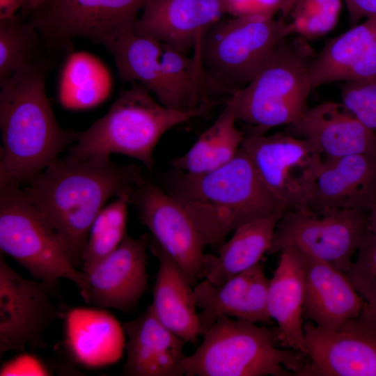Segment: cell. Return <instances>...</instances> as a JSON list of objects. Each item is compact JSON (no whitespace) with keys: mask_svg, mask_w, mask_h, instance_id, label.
<instances>
[{"mask_svg":"<svg viewBox=\"0 0 376 376\" xmlns=\"http://www.w3.org/2000/svg\"><path fill=\"white\" fill-rule=\"evenodd\" d=\"M146 178L136 164L120 165L109 155L58 158L33 177L25 194L63 242L75 267L91 226L112 197L135 188Z\"/></svg>","mask_w":376,"mask_h":376,"instance_id":"obj_1","label":"cell"},{"mask_svg":"<svg viewBox=\"0 0 376 376\" xmlns=\"http://www.w3.org/2000/svg\"><path fill=\"white\" fill-rule=\"evenodd\" d=\"M55 63L47 58L26 65L0 85V189L26 182L76 139V132L58 125L47 95Z\"/></svg>","mask_w":376,"mask_h":376,"instance_id":"obj_2","label":"cell"},{"mask_svg":"<svg viewBox=\"0 0 376 376\" xmlns=\"http://www.w3.org/2000/svg\"><path fill=\"white\" fill-rule=\"evenodd\" d=\"M167 178L165 190L187 210L205 246L214 249L240 226L286 211L242 148L211 172L189 175L175 170Z\"/></svg>","mask_w":376,"mask_h":376,"instance_id":"obj_3","label":"cell"},{"mask_svg":"<svg viewBox=\"0 0 376 376\" xmlns=\"http://www.w3.org/2000/svg\"><path fill=\"white\" fill-rule=\"evenodd\" d=\"M102 118L85 131L77 132L68 157L86 159L120 154L134 158L149 170L155 165L154 151L162 136L176 125L207 114L219 101L192 111L162 104L141 84L132 82Z\"/></svg>","mask_w":376,"mask_h":376,"instance_id":"obj_4","label":"cell"},{"mask_svg":"<svg viewBox=\"0 0 376 376\" xmlns=\"http://www.w3.org/2000/svg\"><path fill=\"white\" fill-rule=\"evenodd\" d=\"M194 353L182 363L187 376L297 375L307 356L282 349L276 329L220 318L203 335Z\"/></svg>","mask_w":376,"mask_h":376,"instance_id":"obj_5","label":"cell"},{"mask_svg":"<svg viewBox=\"0 0 376 376\" xmlns=\"http://www.w3.org/2000/svg\"><path fill=\"white\" fill-rule=\"evenodd\" d=\"M315 58L301 39L284 38L253 80L227 97L224 109L262 132L294 123L308 109Z\"/></svg>","mask_w":376,"mask_h":376,"instance_id":"obj_6","label":"cell"},{"mask_svg":"<svg viewBox=\"0 0 376 376\" xmlns=\"http://www.w3.org/2000/svg\"><path fill=\"white\" fill-rule=\"evenodd\" d=\"M293 33L290 22L274 15L219 20L195 47L212 94L247 85L269 60L281 40Z\"/></svg>","mask_w":376,"mask_h":376,"instance_id":"obj_7","label":"cell"},{"mask_svg":"<svg viewBox=\"0 0 376 376\" xmlns=\"http://www.w3.org/2000/svg\"><path fill=\"white\" fill-rule=\"evenodd\" d=\"M0 249L52 288L67 279L86 289L85 274L72 264L61 238L19 185L0 189Z\"/></svg>","mask_w":376,"mask_h":376,"instance_id":"obj_8","label":"cell"},{"mask_svg":"<svg viewBox=\"0 0 376 376\" xmlns=\"http://www.w3.org/2000/svg\"><path fill=\"white\" fill-rule=\"evenodd\" d=\"M148 0H36L22 10L56 58L73 52L72 41L84 38L105 47L122 32L134 29Z\"/></svg>","mask_w":376,"mask_h":376,"instance_id":"obj_9","label":"cell"},{"mask_svg":"<svg viewBox=\"0 0 376 376\" xmlns=\"http://www.w3.org/2000/svg\"><path fill=\"white\" fill-rule=\"evenodd\" d=\"M370 212L303 206L287 210L278 221L267 254L291 246L347 273L369 230Z\"/></svg>","mask_w":376,"mask_h":376,"instance_id":"obj_10","label":"cell"},{"mask_svg":"<svg viewBox=\"0 0 376 376\" xmlns=\"http://www.w3.org/2000/svg\"><path fill=\"white\" fill-rule=\"evenodd\" d=\"M241 148L286 210L306 205L323 163L311 142L287 132L267 136L256 130L244 136Z\"/></svg>","mask_w":376,"mask_h":376,"instance_id":"obj_11","label":"cell"},{"mask_svg":"<svg viewBox=\"0 0 376 376\" xmlns=\"http://www.w3.org/2000/svg\"><path fill=\"white\" fill-rule=\"evenodd\" d=\"M307 361L297 375L376 376V319L363 306L334 327L304 323Z\"/></svg>","mask_w":376,"mask_h":376,"instance_id":"obj_12","label":"cell"},{"mask_svg":"<svg viewBox=\"0 0 376 376\" xmlns=\"http://www.w3.org/2000/svg\"><path fill=\"white\" fill-rule=\"evenodd\" d=\"M0 254V356L21 352L26 345L46 346L43 336L63 311L53 301L56 288L28 279L14 270Z\"/></svg>","mask_w":376,"mask_h":376,"instance_id":"obj_13","label":"cell"},{"mask_svg":"<svg viewBox=\"0 0 376 376\" xmlns=\"http://www.w3.org/2000/svg\"><path fill=\"white\" fill-rule=\"evenodd\" d=\"M131 204L152 238L175 261L190 283L194 286L203 279L205 246L184 205L148 178L134 189Z\"/></svg>","mask_w":376,"mask_h":376,"instance_id":"obj_14","label":"cell"},{"mask_svg":"<svg viewBox=\"0 0 376 376\" xmlns=\"http://www.w3.org/2000/svg\"><path fill=\"white\" fill-rule=\"evenodd\" d=\"M150 236L126 235L118 248L94 265L86 276V303L123 312L134 310L148 285L147 254Z\"/></svg>","mask_w":376,"mask_h":376,"instance_id":"obj_15","label":"cell"},{"mask_svg":"<svg viewBox=\"0 0 376 376\" xmlns=\"http://www.w3.org/2000/svg\"><path fill=\"white\" fill-rule=\"evenodd\" d=\"M142 10L135 31L186 54L226 13L222 0H148Z\"/></svg>","mask_w":376,"mask_h":376,"instance_id":"obj_16","label":"cell"},{"mask_svg":"<svg viewBox=\"0 0 376 376\" xmlns=\"http://www.w3.org/2000/svg\"><path fill=\"white\" fill-rule=\"evenodd\" d=\"M269 280L263 263L215 285L205 279L194 286L203 336L220 318L272 325L267 308Z\"/></svg>","mask_w":376,"mask_h":376,"instance_id":"obj_17","label":"cell"},{"mask_svg":"<svg viewBox=\"0 0 376 376\" xmlns=\"http://www.w3.org/2000/svg\"><path fill=\"white\" fill-rule=\"evenodd\" d=\"M287 133L311 142L326 159L376 155V132L364 125L341 102H324L308 108Z\"/></svg>","mask_w":376,"mask_h":376,"instance_id":"obj_18","label":"cell"},{"mask_svg":"<svg viewBox=\"0 0 376 376\" xmlns=\"http://www.w3.org/2000/svg\"><path fill=\"white\" fill-rule=\"evenodd\" d=\"M127 336V376L185 375L182 363L187 343L156 317L151 304L136 318L122 324Z\"/></svg>","mask_w":376,"mask_h":376,"instance_id":"obj_19","label":"cell"},{"mask_svg":"<svg viewBox=\"0 0 376 376\" xmlns=\"http://www.w3.org/2000/svg\"><path fill=\"white\" fill-rule=\"evenodd\" d=\"M376 204V155L358 154L323 160L306 206L361 209Z\"/></svg>","mask_w":376,"mask_h":376,"instance_id":"obj_20","label":"cell"},{"mask_svg":"<svg viewBox=\"0 0 376 376\" xmlns=\"http://www.w3.org/2000/svg\"><path fill=\"white\" fill-rule=\"evenodd\" d=\"M299 251L304 262V320L320 327H334L357 317L363 300L347 274Z\"/></svg>","mask_w":376,"mask_h":376,"instance_id":"obj_21","label":"cell"},{"mask_svg":"<svg viewBox=\"0 0 376 376\" xmlns=\"http://www.w3.org/2000/svg\"><path fill=\"white\" fill-rule=\"evenodd\" d=\"M313 89L331 82L376 80V16L331 39L311 68Z\"/></svg>","mask_w":376,"mask_h":376,"instance_id":"obj_22","label":"cell"},{"mask_svg":"<svg viewBox=\"0 0 376 376\" xmlns=\"http://www.w3.org/2000/svg\"><path fill=\"white\" fill-rule=\"evenodd\" d=\"M65 349L75 363L88 368L117 362L125 348L122 324L100 308H74L63 313Z\"/></svg>","mask_w":376,"mask_h":376,"instance_id":"obj_23","label":"cell"},{"mask_svg":"<svg viewBox=\"0 0 376 376\" xmlns=\"http://www.w3.org/2000/svg\"><path fill=\"white\" fill-rule=\"evenodd\" d=\"M280 252L279 265L269 283V314L278 325L281 346L307 356L303 318V258L294 246H285Z\"/></svg>","mask_w":376,"mask_h":376,"instance_id":"obj_24","label":"cell"},{"mask_svg":"<svg viewBox=\"0 0 376 376\" xmlns=\"http://www.w3.org/2000/svg\"><path fill=\"white\" fill-rule=\"evenodd\" d=\"M149 248L159 268L151 306L158 320L187 343L201 335L194 286L175 261L150 237Z\"/></svg>","mask_w":376,"mask_h":376,"instance_id":"obj_25","label":"cell"},{"mask_svg":"<svg viewBox=\"0 0 376 376\" xmlns=\"http://www.w3.org/2000/svg\"><path fill=\"white\" fill-rule=\"evenodd\" d=\"M283 214L256 219L235 230L217 254H205L203 279L220 285L260 262L272 245L276 224Z\"/></svg>","mask_w":376,"mask_h":376,"instance_id":"obj_26","label":"cell"},{"mask_svg":"<svg viewBox=\"0 0 376 376\" xmlns=\"http://www.w3.org/2000/svg\"><path fill=\"white\" fill-rule=\"evenodd\" d=\"M106 48L113 57L119 78L141 84L162 104L172 108L161 63V43L130 29L120 33Z\"/></svg>","mask_w":376,"mask_h":376,"instance_id":"obj_27","label":"cell"},{"mask_svg":"<svg viewBox=\"0 0 376 376\" xmlns=\"http://www.w3.org/2000/svg\"><path fill=\"white\" fill-rule=\"evenodd\" d=\"M111 77L102 62L84 52H72L65 60L59 79L60 104L70 110H83L103 102L109 95Z\"/></svg>","mask_w":376,"mask_h":376,"instance_id":"obj_28","label":"cell"},{"mask_svg":"<svg viewBox=\"0 0 376 376\" xmlns=\"http://www.w3.org/2000/svg\"><path fill=\"white\" fill-rule=\"evenodd\" d=\"M236 122L224 109L186 153L170 162L171 166L186 174L201 175L228 163L239 152L245 136Z\"/></svg>","mask_w":376,"mask_h":376,"instance_id":"obj_29","label":"cell"},{"mask_svg":"<svg viewBox=\"0 0 376 376\" xmlns=\"http://www.w3.org/2000/svg\"><path fill=\"white\" fill-rule=\"evenodd\" d=\"M161 63L172 109L192 111L210 102L212 91L198 52L193 57L161 44Z\"/></svg>","mask_w":376,"mask_h":376,"instance_id":"obj_30","label":"cell"},{"mask_svg":"<svg viewBox=\"0 0 376 376\" xmlns=\"http://www.w3.org/2000/svg\"><path fill=\"white\" fill-rule=\"evenodd\" d=\"M47 58L56 61L34 25L17 15L0 18V85L22 68Z\"/></svg>","mask_w":376,"mask_h":376,"instance_id":"obj_31","label":"cell"},{"mask_svg":"<svg viewBox=\"0 0 376 376\" xmlns=\"http://www.w3.org/2000/svg\"><path fill=\"white\" fill-rule=\"evenodd\" d=\"M134 189H127L117 195L97 215L83 253V272H87L114 251L123 240L126 235L128 207Z\"/></svg>","mask_w":376,"mask_h":376,"instance_id":"obj_32","label":"cell"},{"mask_svg":"<svg viewBox=\"0 0 376 376\" xmlns=\"http://www.w3.org/2000/svg\"><path fill=\"white\" fill-rule=\"evenodd\" d=\"M341 10V0H297L289 16L293 33L315 38L331 31Z\"/></svg>","mask_w":376,"mask_h":376,"instance_id":"obj_33","label":"cell"},{"mask_svg":"<svg viewBox=\"0 0 376 376\" xmlns=\"http://www.w3.org/2000/svg\"><path fill=\"white\" fill-rule=\"evenodd\" d=\"M347 274L363 300V308L376 319V235L370 230Z\"/></svg>","mask_w":376,"mask_h":376,"instance_id":"obj_34","label":"cell"},{"mask_svg":"<svg viewBox=\"0 0 376 376\" xmlns=\"http://www.w3.org/2000/svg\"><path fill=\"white\" fill-rule=\"evenodd\" d=\"M341 103L359 121L376 132V80L345 82Z\"/></svg>","mask_w":376,"mask_h":376,"instance_id":"obj_35","label":"cell"},{"mask_svg":"<svg viewBox=\"0 0 376 376\" xmlns=\"http://www.w3.org/2000/svg\"><path fill=\"white\" fill-rule=\"evenodd\" d=\"M297 0H222L226 13L233 17L274 15L281 12L285 18Z\"/></svg>","mask_w":376,"mask_h":376,"instance_id":"obj_36","label":"cell"},{"mask_svg":"<svg viewBox=\"0 0 376 376\" xmlns=\"http://www.w3.org/2000/svg\"><path fill=\"white\" fill-rule=\"evenodd\" d=\"M1 375H48L49 371L36 357L24 354L4 363Z\"/></svg>","mask_w":376,"mask_h":376,"instance_id":"obj_37","label":"cell"},{"mask_svg":"<svg viewBox=\"0 0 376 376\" xmlns=\"http://www.w3.org/2000/svg\"><path fill=\"white\" fill-rule=\"evenodd\" d=\"M352 26L363 18L376 16V0H345Z\"/></svg>","mask_w":376,"mask_h":376,"instance_id":"obj_38","label":"cell"},{"mask_svg":"<svg viewBox=\"0 0 376 376\" xmlns=\"http://www.w3.org/2000/svg\"><path fill=\"white\" fill-rule=\"evenodd\" d=\"M36 0H0V18L13 17L19 10L32 6Z\"/></svg>","mask_w":376,"mask_h":376,"instance_id":"obj_39","label":"cell"},{"mask_svg":"<svg viewBox=\"0 0 376 376\" xmlns=\"http://www.w3.org/2000/svg\"><path fill=\"white\" fill-rule=\"evenodd\" d=\"M369 230L372 233L376 235V204L370 211Z\"/></svg>","mask_w":376,"mask_h":376,"instance_id":"obj_40","label":"cell"}]
</instances>
